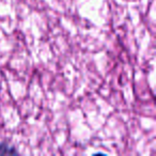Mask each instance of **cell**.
Returning a JSON list of instances; mask_svg holds the SVG:
<instances>
[{
	"mask_svg": "<svg viewBox=\"0 0 156 156\" xmlns=\"http://www.w3.org/2000/svg\"><path fill=\"white\" fill-rule=\"evenodd\" d=\"M16 153H17V152L14 149L3 144V143H0V155H1V154H16Z\"/></svg>",
	"mask_w": 156,
	"mask_h": 156,
	"instance_id": "6da1fadb",
	"label": "cell"
}]
</instances>
